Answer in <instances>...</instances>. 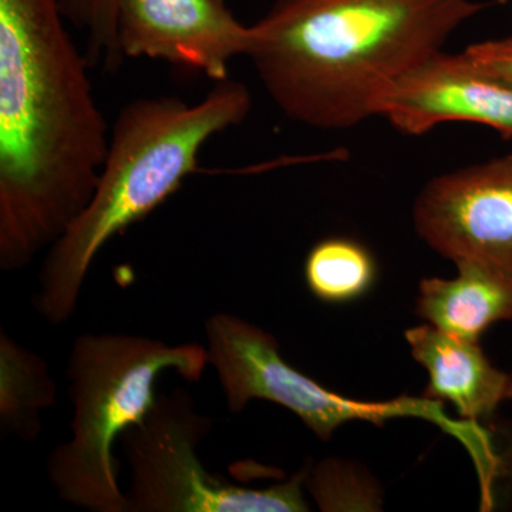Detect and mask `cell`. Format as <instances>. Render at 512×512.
<instances>
[{
    "mask_svg": "<svg viewBox=\"0 0 512 512\" xmlns=\"http://www.w3.org/2000/svg\"><path fill=\"white\" fill-rule=\"evenodd\" d=\"M121 0H60L64 19L86 36L90 66L116 70L123 63L117 36Z\"/></svg>",
    "mask_w": 512,
    "mask_h": 512,
    "instance_id": "14",
    "label": "cell"
},
{
    "mask_svg": "<svg viewBox=\"0 0 512 512\" xmlns=\"http://www.w3.org/2000/svg\"><path fill=\"white\" fill-rule=\"evenodd\" d=\"M379 116L407 136L463 121L512 140V84L483 72L464 52L447 55L440 50L394 84Z\"/></svg>",
    "mask_w": 512,
    "mask_h": 512,
    "instance_id": "9",
    "label": "cell"
},
{
    "mask_svg": "<svg viewBox=\"0 0 512 512\" xmlns=\"http://www.w3.org/2000/svg\"><path fill=\"white\" fill-rule=\"evenodd\" d=\"M508 400H512V372L510 373V394H508Z\"/></svg>",
    "mask_w": 512,
    "mask_h": 512,
    "instance_id": "16",
    "label": "cell"
},
{
    "mask_svg": "<svg viewBox=\"0 0 512 512\" xmlns=\"http://www.w3.org/2000/svg\"><path fill=\"white\" fill-rule=\"evenodd\" d=\"M60 0H0V269L20 271L89 204L111 128Z\"/></svg>",
    "mask_w": 512,
    "mask_h": 512,
    "instance_id": "1",
    "label": "cell"
},
{
    "mask_svg": "<svg viewBox=\"0 0 512 512\" xmlns=\"http://www.w3.org/2000/svg\"><path fill=\"white\" fill-rule=\"evenodd\" d=\"M416 362L429 373L423 397L448 402L470 423L490 419L510 394V373L497 369L478 342L456 338L431 325L406 332Z\"/></svg>",
    "mask_w": 512,
    "mask_h": 512,
    "instance_id": "10",
    "label": "cell"
},
{
    "mask_svg": "<svg viewBox=\"0 0 512 512\" xmlns=\"http://www.w3.org/2000/svg\"><path fill=\"white\" fill-rule=\"evenodd\" d=\"M211 427L185 390L158 393L146 419L120 439L130 471L127 512L309 511L306 470L268 488L241 487L211 474L197 450Z\"/></svg>",
    "mask_w": 512,
    "mask_h": 512,
    "instance_id": "5",
    "label": "cell"
},
{
    "mask_svg": "<svg viewBox=\"0 0 512 512\" xmlns=\"http://www.w3.org/2000/svg\"><path fill=\"white\" fill-rule=\"evenodd\" d=\"M251 106L248 87L231 79L215 83L197 103L163 96L126 104L111 126L109 150L89 204L47 249L33 296L36 312L52 325L72 319L101 249L198 173L205 144L239 126Z\"/></svg>",
    "mask_w": 512,
    "mask_h": 512,
    "instance_id": "3",
    "label": "cell"
},
{
    "mask_svg": "<svg viewBox=\"0 0 512 512\" xmlns=\"http://www.w3.org/2000/svg\"><path fill=\"white\" fill-rule=\"evenodd\" d=\"M413 218L419 237L454 264L512 275V156L437 175L417 197Z\"/></svg>",
    "mask_w": 512,
    "mask_h": 512,
    "instance_id": "7",
    "label": "cell"
},
{
    "mask_svg": "<svg viewBox=\"0 0 512 512\" xmlns=\"http://www.w3.org/2000/svg\"><path fill=\"white\" fill-rule=\"evenodd\" d=\"M464 53L483 72L512 84V37L485 40L468 46Z\"/></svg>",
    "mask_w": 512,
    "mask_h": 512,
    "instance_id": "15",
    "label": "cell"
},
{
    "mask_svg": "<svg viewBox=\"0 0 512 512\" xmlns=\"http://www.w3.org/2000/svg\"><path fill=\"white\" fill-rule=\"evenodd\" d=\"M208 362L220 379L232 413H241L251 400H266L295 414L319 440L349 421H369L383 426L397 417H419L436 423L463 441L473 456L483 450V434L471 433L476 423L460 424L441 412L439 402L400 397L390 402H362L326 389L315 379L288 365L278 342L248 320L231 313H215L205 322Z\"/></svg>",
    "mask_w": 512,
    "mask_h": 512,
    "instance_id": "6",
    "label": "cell"
},
{
    "mask_svg": "<svg viewBox=\"0 0 512 512\" xmlns=\"http://www.w3.org/2000/svg\"><path fill=\"white\" fill-rule=\"evenodd\" d=\"M117 36L124 59L161 60L218 83L248 55L252 28L224 0H121Z\"/></svg>",
    "mask_w": 512,
    "mask_h": 512,
    "instance_id": "8",
    "label": "cell"
},
{
    "mask_svg": "<svg viewBox=\"0 0 512 512\" xmlns=\"http://www.w3.org/2000/svg\"><path fill=\"white\" fill-rule=\"evenodd\" d=\"M306 286L319 301L343 305L363 298L377 279V262L362 242L329 237L316 242L303 266Z\"/></svg>",
    "mask_w": 512,
    "mask_h": 512,
    "instance_id": "13",
    "label": "cell"
},
{
    "mask_svg": "<svg viewBox=\"0 0 512 512\" xmlns=\"http://www.w3.org/2000/svg\"><path fill=\"white\" fill-rule=\"evenodd\" d=\"M207 365V348L198 343L168 345L126 333H83L74 340L66 372L72 436L47 458L57 495L86 511L127 512L114 443L146 419L163 373L197 383Z\"/></svg>",
    "mask_w": 512,
    "mask_h": 512,
    "instance_id": "4",
    "label": "cell"
},
{
    "mask_svg": "<svg viewBox=\"0 0 512 512\" xmlns=\"http://www.w3.org/2000/svg\"><path fill=\"white\" fill-rule=\"evenodd\" d=\"M57 387L43 357L0 335V421L6 433L35 440L40 413L55 406Z\"/></svg>",
    "mask_w": 512,
    "mask_h": 512,
    "instance_id": "12",
    "label": "cell"
},
{
    "mask_svg": "<svg viewBox=\"0 0 512 512\" xmlns=\"http://www.w3.org/2000/svg\"><path fill=\"white\" fill-rule=\"evenodd\" d=\"M494 3L473 0H274L248 55L288 119L348 130L379 116L387 92Z\"/></svg>",
    "mask_w": 512,
    "mask_h": 512,
    "instance_id": "2",
    "label": "cell"
},
{
    "mask_svg": "<svg viewBox=\"0 0 512 512\" xmlns=\"http://www.w3.org/2000/svg\"><path fill=\"white\" fill-rule=\"evenodd\" d=\"M456 265V278L420 282L416 312L441 332L478 342L495 323L512 319V275L478 262Z\"/></svg>",
    "mask_w": 512,
    "mask_h": 512,
    "instance_id": "11",
    "label": "cell"
}]
</instances>
